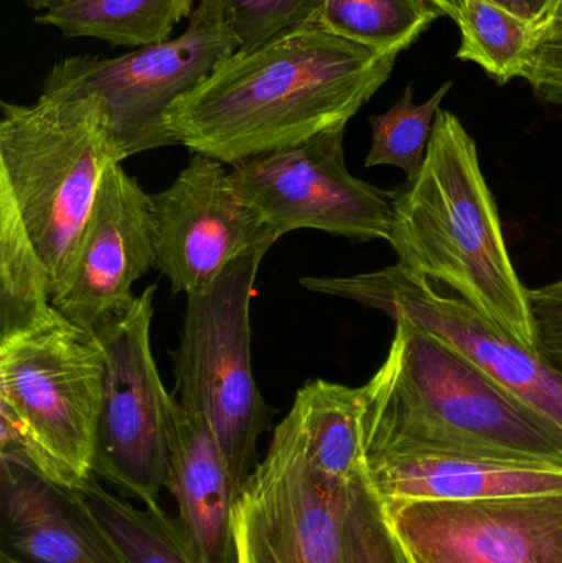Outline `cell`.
<instances>
[{
	"instance_id": "cell-11",
	"label": "cell",
	"mask_w": 562,
	"mask_h": 563,
	"mask_svg": "<svg viewBox=\"0 0 562 563\" xmlns=\"http://www.w3.org/2000/svg\"><path fill=\"white\" fill-rule=\"evenodd\" d=\"M300 285L431 331L562 430V376L458 295L441 294L432 282L411 276L398 264L352 277H304Z\"/></svg>"
},
{
	"instance_id": "cell-25",
	"label": "cell",
	"mask_w": 562,
	"mask_h": 563,
	"mask_svg": "<svg viewBox=\"0 0 562 563\" xmlns=\"http://www.w3.org/2000/svg\"><path fill=\"white\" fill-rule=\"evenodd\" d=\"M224 20L240 42V52H251L276 36L317 23L323 0H217Z\"/></svg>"
},
{
	"instance_id": "cell-27",
	"label": "cell",
	"mask_w": 562,
	"mask_h": 563,
	"mask_svg": "<svg viewBox=\"0 0 562 563\" xmlns=\"http://www.w3.org/2000/svg\"><path fill=\"white\" fill-rule=\"evenodd\" d=\"M535 353L562 376V279L528 288Z\"/></svg>"
},
{
	"instance_id": "cell-7",
	"label": "cell",
	"mask_w": 562,
	"mask_h": 563,
	"mask_svg": "<svg viewBox=\"0 0 562 563\" xmlns=\"http://www.w3.org/2000/svg\"><path fill=\"white\" fill-rule=\"evenodd\" d=\"M240 42L217 0H200L177 38L142 46L119 58L73 56L53 66L43 92L96 96L108 112L122 161L178 145L165 124L168 109L203 82Z\"/></svg>"
},
{
	"instance_id": "cell-12",
	"label": "cell",
	"mask_w": 562,
	"mask_h": 563,
	"mask_svg": "<svg viewBox=\"0 0 562 563\" xmlns=\"http://www.w3.org/2000/svg\"><path fill=\"white\" fill-rule=\"evenodd\" d=\"M382 509L418 563H562V493Z\"/></svg>"
},
{
	"instance_id": "cell-24",
	"label": "cell",
	"mask_w": 562,
	"mask_h": 563,
	"mask_svg": "<svg viewBox=\"0 0 562 563\" xmlns=\"http://www.w3.org/2000/svg\"><path fill=\"white\" fill-rule=\"evenodd\" d=\"M451 88V81L444 82L428 101L415 104L412 86L409 85L389 111L372 115V147L366 167H398L408 175V181L415 180L428 154L436 115Z\"/></svg>"
},
{
	"instance_id": "cell-28",
	"label": "cell",
	"mask_w": 562,
	"mask_h": 563,
	"mask_svg": "<svg viewBox=\"0 0 562 563\" xmlns=\"http://www.w3.org/2000/svg\"><path fill=\"white\" fill-rule=\"evenodd\" d=\"M521 78L530 82L543 101L562 106V22L538 30Z\"/></svg>"
},
{
	"instance_id": "cell-4",
	"label": "cell",
	"mask_w": 562,
	"mask_h": 563,
	"mask_svg": "<svg viewBox=\"0 0 562 563\" xmlns=\"http://www.w3.org/2000/svg\"><path fill=\"white\" fill-rule=\"evenodd\" d=\"M122 162L96 96L43 92L32 104L2 102L0 187L48 269L53 295L75 260L106 174Z\"/></svg>"
},
{
	"instance_id": "cell-13",
	"label": "cell",
	"mask_w": 562,
	"mask_h": 563,
	"mask_svg": "<svg viewBox=\"0 0 562 563\" xmlns=\"http://www.w3.org/2000/svg\"><path fill=\"white\" fill-rule=\"evenodd\" d=\"M157 264L175 294L208 287L233 261L277 243L260 211L247 203L223 162L195 154L170 187L151 195Z\"/></svg>"
},
{
	"instance_id": "cell-10",
	"label": "cell",
	"mask_w": 562,
	"mask_h": 563,
	"mask_svg": "<svg viewBox=\"0 0 562 563\" xmlns=\"http://www.w3.org/2000/svg\"><path fill=\"white\" fill-rule=\"evenodd\" d=\"M349 489L317 478L290 409L234 505L236 563H342Z\"/></svg>"
},
{
	"instance_id": "cell-32",
	"label": "cell",
	"mask_w": 562,
	"mask_h": 563,
	"mask_svg": "<svg viewBox=\"0 0 562 563\" xmlns=\"http://www.w3.org/2000/svg\"><path fill=\"white\" fill-rule=\"evenodd\" d=\"M434 2H438L444 9L445 15L452 16V19H455L462 5V0H434Z\"/></svg>"
},
{
	"instance_id": "cell-1",
	"label": "cell",
	"mask_w": 562,
	"mask_h": 563,
	"mask_svg": "<svg viewBox=\"0 0 562 563\" xmlns=\"http://www.w3.org/2000/svg\"><path fill=\"white\" fill-rule=\"evenodd\" d=\"M396 58L309 23L224 59L165 124L178 145L233 167L349 124Z\"/></svg>"
},
{
	"instance_id": "cell-8",
	"label": "cell",
	"mask_w": 562,
	"mask_h": 563,
	"mask_svg": "<svg viewBox=\"0 0 562 563\" xmlns=\"http://www.w3.org/2000/svg\"><path fill=\"white\" fill-rule=\"evenodd\" d=\"M155 290L148 285L128 313L95 333L106 361L92 473L151 509L162 508L174 396L152 356Z\"/></svg>"
},
{
	"instance_id": "cell-26",
	"label": "cell",
	"mask_w": 562,
	"mask_h": 563,
	"mask_svg": "<svg viewBox=\"0 0 562 563\" xmlns=\"http://www.w3.org/2000/svg\"><path fill=\"white\" fill-rule=\"evenodd\" d=\"M342 563H399L382 505L370 492L365 475L346 495Z\"/></svg>"
},
{
	"instance_id": "cell-31",
	"label": "cell",
	"mask_w": 562,
	"mask_h": 563,
	"mask_svg": "<svg viewBox=\"0 0 562 563\" xmlns=\"http://www.w3.org/2000/svg\"><path fill=\"white\" fill-rule=\"evenodd\" d=\"M562 22V0H551L550 10H548L547 19H544L543 25L548 23ZM540 26V29H541ZM538 29V30H540ZM537 30V32H538Z\"/></svg>"
},
{
	"instance_id": "cell-18",
	"label": "cell",
	"mask_w": 562,
	"mask_h": 563,
	"mask_svg": "<svg viewBox=\"0 0 562 563\" xmlns=\"http://www.w3.org/2000/svg\"><path fill=\"white\" fill-rule=\"evenodd\" d=\"M293 410L317 478L345 493L366 470L363 387L310 380L296 394Z\"/></svg>"
},
{
	"instance_id": "cell-2",
	"label": "cell",
	"mask_w": 562,
	"mask_h": 563,
	"mask_svg": "<svg viewBox=\"0 0 562 563\" xmlns=\"http://www.w3.org/2000/svg\"><path fill=\"white\" fill-rule=\"evenodd\" d=\"M363 387L366 455L429 452L562 463V430L448 341L408 321Z\"/></svg>"
},
{
	"instance_id": "cell-29",
	"label": "cell",
	"mask_w": 562,
	"mask_h": 563,
	"mask_svg": "<svg viewBox=\"0 0 562 563\" xmlns=\"http://www.w3.org/2000/svg\"><path fill=\"white\" fill-rule=\"evenodd\" d=\"M494 2L500 3L505 9L518 13L524 19L530 20L537 25V30L543 25L551 5V0H494Z\"/></svg>"
},
{
	"instance_id": "cell-17",
	"label": "cell",
	"mask_w": 562,
	"mask_h": 563,
	"mask_svg": "<svg viewBox=\"0 0 562 563\" xmlns=\"http://www.w3.org/2000/svg\"><path fill=\"white\" fill-rule=\"evenodd\" d=\"M165 489L177 522L200 563H236L233 515L238 493L217 437L201 413L172 396Z\"/></svg>"
},
{
	"instance_id": "cell-14",
	"label": "cell",
	"mask_w": 562,
	"mask_h": 563,
	"mask_svg": "<svg viewBox=\"0 0 562 563\" xmlns=\"http://www.w3.org/2000/svg\"><path fill=\"white\" fill-rule=\"evenodd\" d=\"M155 264L151 195L114 164L99 188L75 260L53 295V307L95 334L131 310L137 298L132 285Z\"/></svg>"
},
{
	"instance_id": "cell-16",
	"label": "cell",
	"mask_w": 562,
	"mask_h": 563,
	"mask_svg": "<svg viewBox=\"0 0 562 563\" xmlns=\"http://www.w3.org/2000/svg\"><path fill=\"white\" fill-rule=\"evenodd\" d=\"M0 552L20 563H121L71 488L10 453H0Z\"/></svg>"
},
{
	"instance_id": "cell-23",
	"label": "cell",
	"mask_w": 562,
	"mask_h": 563,
	"mask_svg": "<svg viewBox=\"0 0 562 563\" xmlns=\"http://www.w3.org/2000/svg\"><path fill=\"white\" fill-rule=\"evenodd\" d=\"M461 29L458 58L482 66L505 85L521 78L537 40V25L494 0H462L455 15Z\"/></svg>"
},
{
	"instance_id": "cell-15",
	"label": "cell",
	"mask_w": 562,
	"mask_h": 563,
	"mask_svg": "<svg viewBox=\"0 0 562 563\" xmlns=\"http://www.w3.org/2000/svg\"><path fill=\"white\" fill-rule=\"evenodd\" d=\"M366 485L382 505L477 501L562 493V463L429 452L366 455Z\"/></svg>"
},
{
	"instance_id": "cell-3",
	"label": "cell",
	"mask_w": 562,
	"mask_h": 563,
	"mask_svg": "<svg viewBox=\"0 0 562 563\" xmlns=\"http://www.w3.org/2000/svg\"><path fill=\"white\" fill-rule=\"evenodd\" d=\"M388 243L403 271L451 288L535 351L528 288L511 263L477 144L452 112H438L421 170L393 191Z\"/></svg>"
},
{
	"instance_id": "cell-34",
	"label": "cell",
	"mask_w": 562,
	"mask_h": 563,
	"mask_svg": "<svg viewBox=\"0 0 562 563\" xmlns=\"http://www.w3.org/2000/svg\"><path fill=\"white\" fill-rule=\"evenodd\" d=\"M0 563H20L19 561H15V559L10 558V555L3 554V552H0Z\"/></svg>"
},
{
	"instance_id": "cell-5",
	"label": "cell",
	"mask_w": 562,
	"mask_h": 563,
	"mask_svg": "<svg viewBox=\"0 0 562 563\" xmlns=\"http://www.w3.org/2000/svg\"><path fill=\"white\" fill-rule=\"evenodd\" d=\"M104 361L96 334L56 308L0 336V453L68 488L95 475Z\"/></svg>"
},
{
	"instance_id": "cell-9",
	"label": "cell",
	"mask_w": 562,
	"mask_h": 563,
	"mask_svg": "<svg viewBox=\"0 0 562 563\" xmlns=\"http://www.w3.org/2000/svg\"><path fill=\"white\" fill-rule=\"evenodd\" d=\"M345 128L329 129L231 168L238 194L260 211L277 240L293 231L317 230L352 241H388L393 191L350 174Z\"/></svg>"
},
{
	"instance_id": "cell-21",
	"label": "cell",
	"mask_w": 562,
	"mask_h": 563,
	"mask_svg": "<svg viewBox=\"0 0 562 563\" xmlns=\"http://www.w3.org/2000/svg\"><path fill=\"white\" fill-rule=\"evenodd\" d=\"M53 285L9 191L0 187V336L53 311Z\"/></svg>"
},
{
	"instance_id": "cell-33",
	"label": "cell",
	"mask_w": 562,
	"mask_h": 563,
	"mask_svg": "<svg viewBox=\"0 0 562 563\" xmlns=\"http://www.w3.org/2000/svg\"><path fill=\"white\" fill-rule=\"evenodd\" d=\"M393 536V534H392ZM395 539V538H393ZM396 551H398L399 563H418L411 558L408 551L395 539Z\"/></svg>"
},
{
	"instance_id": "cell-22",
	"label": "cell",
	"mask_w": 562,
	"mask_h": 563,
	"mask_svg": "<svg viewBox=\"0 0 562 563\" xmlns=\"http://www.w3.org/2000/svg\"><path fill=\"white\" fill-rule=\"evenodd\" d=\"M444 15L434 0H323L317 25L376 52L399 55Z\"/></svg>"
},
{
	"instance_id": "cell-6",
	"label": "cell",
	"mask_w": 562,
	"mask_h": 563,
	"mask_svg": "<svg viewBox=\"0 0 562 563\" xmlns=\"http://www.w3.org/2000/svg\"><path fill=\"white\" fill-rule=\"evenodd\" d=\"M271 243L230 264L208 287L187 295L180 343L172 353L178 402L210 423L238 496L257 466V442L274 409L254 380L251 298Z\"/></svg>"
},
{
	"instance_id": "cell-20",
	"label": "cell",
	"mask_w": 562,
	"mask_h": 563,
	"mask_svg": "<svg viewBox=\"0 0 562 563\" xmlns=\"http://www.w3.org/2000/svg\"><path fill=\"white\" fill-rule=\"evenodd\" d=\"M194 0H71L35 16L68 38H98L112 46L168 42L175 26L191 15Z\"/></svg>"
},
{
	"instance_id": "cell-30",
	"label": "cell",
	"mask_w": 562,
	"mask_h": 563,
	"mask_svg": "<svg viewBox=\"0 0 562 563\" xmlns=\"http://www.w3.org/2000/svg\"><path fill=\"white\" fill-rule=\"evenodd\" d=\"M71 2V0H25L26 5L32 7L33 10H42V12H48V10L59 9L65 3Z\"/></svg>"
},
{
	"instance_id": "cell-19",
	"label": "cell",
	"mask_w": 562,
	"mask_h": 563,
	"mask_svg": "<svg viewBox=\"0 0 562 563\" xmlns=\"http://www.w3.org/2000/svg\"><path fill=\"white\" fill-rule=\"evenodd\" d=\"M71 492L121 563H200L164 508H139L95 475Z\"/></svg>"
}]
</instances>
